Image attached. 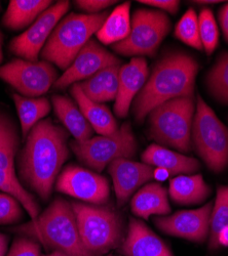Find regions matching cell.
Returning a JSON list of instances; mask_svg holds the SVG:
<instances>
[{
    "instance_id": "6da1fadb",
    "label": "cell",
    "mask_w": 228,
    "mask_h": 256,
    "mask_svg": "<svg viewBox=\"0 0 228 256\" xmlns=\"http://www.w3.org/2000/svg\"><path fill=\"white\" fill-rule=\"evenodd\" d=\"M68 134L51 119L39 121L27 136L19 159L21 178L43 199L51 195L61 167L69 156Z\"/></svg>"
},
{
    "instance_id": "7a4b0ae2",
    "label": "cell",
    "mask_w": 228,
    "mask_h": 256,
    "mask_svg": "<svg viewBox=\"0 0 228 256\" xmlns=\"http://www.w3.org/2000/svg\"><path fill=\"white\" fill-rule=\"evenodd\" d=\"M197 62L185 52H169L154 66L147 83L137 94L134 114L142 122L159 104L183 96H193Z\"/></svg>"
},
{
    "instance_id": "3957f363",
    "label": "cell",
    "mask_w": 228,
    "mask_h": 256,
    "mask_svg": "<svg viewBox=\"0 0 228 256\" xmlns=\"http://www.w3.org/2000/svg\"><path fill=\"white\" fill-rule=\"evenodd\" d=\"M17 230L67 256H94L82 244L71 203L62 198L56 199L40 216Z\"/></svg>"
},
{
    "instance_id": "277c9868",
    "label": "cell",
    "mask_w": 228,
    "mask_h": 256,
    "mask_svg": "<svg viewBox=\"0 0 228 256\" xmlns=\"http://www.w3.org/2000/svg\"><path fill=\"white\" fill-rule=\"evenodd\" d=\"M108 16V12L97 14L73 12L68 14L54 29L41 52V56L66 71L82 48L91 40L92 35L100 30Z\"/></svg>"
},
{
    "instance_id": "5b68a950",
    "label": "cell",
    "mask_w": 228,
    "mask_h": 256,
    "mask_svg": "<svg viewBox=\"0 0 228 256\" xmlns=\"http://www.w3.org/2000/svg\"><path fill=\"white\" fill-rule=\"evenodd\" d=\"M82 244L94 256L117 248L123 237V220L108 207L71 203Z\"/></svg>"
},
{
    "instance_id": "8992f818",
    "label": "cell",
    "mask_w": 228,
    "mask_h": 256,
    "mask_svg": "<svg viewBox=\"0 0 228 256\" xmlns=\"http://www.w3.org/2000/svg\"><path fill=\"white\" fill-rule=\"evenodd\" d=\"M193 113V96L177 98L159 104L149 114L150 136L181 152H190Z\"/></svg>"
},
{
    "instance_id": "52a82bcc",
    "label": "cell",
    "mask_w": 228,
    "mask_h": 256,
    "mask_svg": "<svg viewBox=\"0 0 228 256\" xmlns=\"http://www.w3.org/2000/svg\"><path fill=\"white\" fill-rule=\"evenodd\" d=\"M191 136L208 167L215 172H222L228 165V128L199 96Z\"/></svg>"
},
{
    "instance_id": "ba28073f",
    "label": "cell",
    "mask_w": 228,
    "mask_h": 256,
    "mask_svg": "<svg viewBox=\"0 0 228 256\" xmlns=\"http://www.w3.org/2000/svg\"><path fill=\"white\" fill-rule=\"evenodd\" d=\"M70 146L82 163L96 172H102L116 159L134 157L137 151V142L128 122L113 134L96 136L86 142L74 140Z\"/></svg>"
},
{
    "instance_id": "9c48e42d",
    "label": "cell",
    "mask_w": 228,
    "mask_h": 256,
    "mask_svg": "<svg viewBox=\"0 0 228 256\" xmlns=\"http://www.w3.org/2000/svg\"><path fill=\"white\" fill-rule=\"evenodd\" d=\"M171 23L163 12L137 10L132 18L129 36L112 46V50L122 56H153L161 41L170 32Z\"/></svg>"
},
{
    "instance_id": "30bf717a",
    "label": "cell",
    "mask_w": 228,
    "mask_h": 256,
    "mask_svg": "<svg viewBox=\"0 0 228 256\" xmlns=\"http://www.w3.org/2000/svg\"><path fill=\"white\" fill-rule=\"evenodd\" d=\"M58 74L47 60L16 58L0 67V79L26 96H40L50 90Z\"/></svg>"
},
{
    "instance_id": "8fae6325",
    "label": "cell",
    "mask_w": 228,
    "mask_h": 256,
    "mask_svg": "<svg viewBox=\"0 0 228 256\" xmlns=\"http://www.w3.org/2000/svg\"><path fill=\"white\" fill-rule=\"evenodd\" d=\"M69 2H58L41 14L32 26L20 36L14 38L10 44L11 52L23 60L37 62L39 52L45 48L60 20L68 12Z\"/></svg>"
},
{
    "instance_id": "7c38bea8",
    "label": "cell",
    "mask_w": 228,
    "mask_h": 256,
    "mask_svg": "<svg viewBox=\"0 0 228 256\" xmlns=\"http://www.w3.org/2000/svg\"><path fill=\"white\" fill-rule=\"evenodd\" d=\"M56 190L60 193L96 205L106 203L110 195L106 178L76 165H69L61 172Z\"/></svg>"
},
{
    "instance_id": "4fadbf2b",
    "label": "cell",
    "mask_w": 228,
    "mask_h": 256,
    "mask_svg": "<svg viewBox=\"0 0 228 256\" xmlns=\"http://www.w3.org/2000/svg\"><path fill=\"white\" fill-rule=\"evenodd\" d=\"M118 65H120L118 58L91 39L76 56L71 66L57 79L54 88L57 90L66 88L77 81L89 79L103 69Z\"/></svg>"
},
{
    "instance_id": "5bb4252c",
    "label": "cell",
    "mask_w": 228,
    "mask_h": 256,
    "mask_svg": "<svg viewBox=\"0 0 228 256\" xmlns=\"http://www.w3.org/2000/svg\"><path fill=\"white\" fill-rule=\"evenodd\" d=\"M212 203L195 210L179 211L171 216L154 220L157 228L172 236L202 242L208 236L211 222Z\"/></svg>"
},
{
    "instance_id": "9a60e30c",
    "label": "cell",
    "mask_w": 228,
    "mask_h": 256,
    "mask_svg": "<svg viewBox=\"0 0 228 256\" xmlns=\"http://www.w3.org/2000/svg\"><path fill=\"white\" fill-rule=\"evenodd\" d=\"M109 174L113 180L117 205L121 207L142 184L153 178L154 169L150 165L121 158L109 164Z\"/></svg>"
},
{
    "instance_id": "2e32d148",
    "label": "cell",
    "mask_w": 228,
    "mask_h": 256,
    "mask_svg": "<svg viewBox=\"0 0 228 256\" xmlns=\"http://www.w3.org/2000/svg\"><path fill=\"white\" fill-rule=\"evenodd\" d=\"M148 66L143 58H134L119 69L118 92L115 98L114 113L119 118H126L130 106L148 77Z\"/></svg>"
},
{
    "instance_id": "e0dca14e",
    "label": "cell",
    "mask_w": 228,
    "mask_h": 256,
    "mask_svg": "<svg viewBox=\"0 0 228 256\" xmlns=\"http://www.w3.org/2000/svg\"><path fill=\"white\" fill-rule=\"evenodd\" d=\"M121 253L124 256H173L167 245L144 222L136 218L130 220Z\"/></svg>"
},
{
    "instance_id": "ac0fdd59",
    "label": "cell",
    "mask_w": 228,
    "mask_h": 256,
    "mask_svg": "<svg viewBox=\"0 0 228 256\" xmlns=\"http://www.w3.org/2000/svg\"><path fill=\"white\" fill-rule=\"evenodd\" d=\"M70 92L76 100L79 110L95 130L102 136H110L118 130L117 122L106 106L90 100L81 90L79 83H74Z\"/></svg>"
},
{
    "instance_id": "d6986e66",
    "label": "cell",
    "mask_w": 228,
    "mask_h": 256,
    "mask_svg": "<svg viewBox=\"0 0 228 256\" xmlns=\"http://www.w3.org/2000/svg\"><path fill=\"white\" fill-rule=\"evenodd\" d=\"M142 160L147 165L167 169L170 174H191L199 168V163L194 158L183 156L157 144L149 146L143 153Z\"/></svg>"
},
{
    "instance_id": "ffe728a7",
    "label": "cell",
    "mask_w": 228,
    "mask_h": 256,
    "mask_svg": "<svg viewBox=\"0 0 228 256\" xmlns=\"http://www.w3.org/2000/svg\"><path fill=\"white\" fill-rule=\"evenodd\" d=\"M131 206L135 216L145 220L153 214L165 216L171 210L167 190L158 184L143 186L133 197Z\"/></svg>"
},
{
    "instance_id": "44dd1931",
    "label": "cell",
    "mask_w": 228,
    "mask_h": 256,
    "mask_svg": "<svg viewBox=\"0 0 228 256\" xmlns=\"http://www.w3.org/2000/svg\"><path fill=\"white\" fill-rule=\"evenodd\" d=\"M52 100L56 115L76 142H86L92 138L93 127L71 100L55 94Z\"/></svg>"
},
{
    "instance_id": "7402d4cb",
    "label": "cell",
    "mask_w": 228,
    "mask_h": 256,
    "mask_svg": "<svg viewBox=\"0 0 228 256\" xmlns=\"http://www.w3.org/2000/svg\"><path fill=\"white\" fill-rule=\"evenodd\" d=\"M52 2L47 0H12L6 12L3 23L11 30L24 29L47 10Z\"/></svg>"
},
{
    "instance_id": "603a6c76",
    "label": "cell",
    "mask_w": 228,
    "mask_h": 256,
    "mask_svg": "<svg viewBox=\"0 0 228 256\" xmlns=\"http://www.w3.org/2000/svg\"><path fill=\"white\" fill-rule=\"evenodd\" d=\"M211 190L200 174L180 176L170 182V195L179 204H196L202 202Z\"/></svg>"
},
{
    "instance_id": "cb8c5ba5",
    "label": "cell",
    "mask_w": 228,
    "mask_h": 256,
    "mask_svg": "<svg viewBox=\"0 0 228 256\" xmlns=\"http://www.w3.org/2000/svg\"><path fill=\"white\" fill-rule=\"evenodd\" d=\"M130 10L131 2H128L118 6L109 14L104 24L96 33L103 44H115L129 36L131 32Z\"/></svg>"
},
{
    "instance_id": "d4e9b609",
    "label": "cell",
    "mask_w": 228,
    "mask_h": 256,
    "mask_svg": "<svg viewBox=\"0 0 228 256\" xmlns=\"http://www.w3.org/2000/svg\"><path fill=\"white\" fill-rule=\"evenodd\" d=\"M13 100L17 106L22 134L25 138L39 120L51 112V104L45 98H27L17 94H13Z\"/></svg>"
},
{
    "instance_id": "484cf974",
    "label": "cell",
    "mask_w": 228,
    "mask_h": 256,
    "mask_svg": "<svg viewBox=\"0 0 228 256\" xmlns=\"http://www.w3.org/2000/svg\"><path fill=\"white\" fill-rule=\"evenodd\" d=\"M0 190L16 198L21 205L24 206L32 220L38 218L39 207L34 197L21 184L16 176V174L0 169Z\"/></svg>"
},
{
    "instance_id": "4316f807",
    "label": "cell",
    "mask_w": 228,
    "mask_h": 256,
    "mask_svg": "<svg viewBox=\"0 0 228 256\" xmlns=\"http://www.w3.org/2000/svg\"><path fill=\"white\" fill-rule=\"evenodd\" d=\"M18 148V136L8 118L0 123V169L15 172V155Z\"/></svg>"
},
{
    "instance_id": "83f0119b",
    "label": "cell",
    "mask_w": 228,
    "mask_h": 256,
    "mask_svg": "<svg viewBox=\"0 0 228 256\" xmlns=\"http://www.w3.org/2000/svg\"><path fill=\"white\" fill-rule=\"evenodd\" d=\"M206 84L218 100L228 104V52L218 58L206 77Z\"/></svg>"
},
{
    "instance_id": "f1b7e54d",
    "label": "cell",
    "mask_w": 228,
    "mask_h": 256,
    "mask_svg": "<svg viewBox=\"0 0 228 256\" xmlns=\"http://www.w3.org/2000/svg\"><path fill=\"white\" fill-rule=\"evenodd\" d=\"M228 224V186H219L217 190V199L213 214L211 216L210 228V248L217 249L218 234L220 230Z\"/></svg>"
},
{
    "instance_id": "f546056e",
    "label": "cell",
    "mask_w": 228,
    "mask_h": 256,
    "mask_svg": "<svg viewBox=\"0 0 228 256\" xmlns=\"http://www.w3.org/2000/svg\"><path fill=\"white\" fill-rule=\"evenodd\" d=\"M175 35L185 44L197 50H202L199 36L198 16L193 8H189L183 14L175 28Z\"/></svg>"
},
{
    "instance_id": "4dcf8cb0",
    "label": "cell",
    "mask_w": 228,
    "mask_h": 256,
    "mask_svg": "<svg viewBox=\"0 0 228 256\" xmlns=\"http://www.w3.org/2000/svg\"><path fill=\"white\" fill-rule=\"evenodd\" d=\"M201 46L206 54H212L218 46L219 33L214 14L211 10L203 8L198 16Z\"/></svg>"
},
{
    "instance_id": "1f68e13d",
    "label": "cell",
    "mask_w": 228,
    "mask_h": 256,
    "mask_svg": "<svg viewBox=\"0 0 228 256\" xmlns=\"http://www.w3.org/2000/svg\"><path fill=\"white\" fill-rule=\"evenodd\" d=\"M22 218L21 203L13 196L0 193V226L11 224Z\"/></svg>"
},
{
    "instance_id": "d6a6232c",
    "label": "cell",
    "mask_w": 228,
    "mask_h": 256,
    "mask_svg": "<svg viewBox=\"0 0 228 256\" xmlns=\"http://www.w3.org/2000/svg\"><path fill=\"white\" fill-rule=\"evenodd\" d=\"M119 65L111 66L103 69V85H104V94H103V102H110L116 98L118 92V75Z\"/></svg>"
},
{
    "instance_id": "836d02e7",
    "label": "cell",
    "mask_w": 228,
    "mask_h": 256,
    "mask_svg": "<svg viewBox=\"0 0 228 256\" xmlns=\"http://www.w3.org/2000/svg\"><path fill=\"white\" fill-rule=\"evenodd\" d=\"M7 256H41L40 247L33 239H15Z\"/></svg>"
},
{
    "instance_id": "e575fe53",
    "label": "cell",
    "mask_w": 228,
    "mask_h": 256,
    "mask_svg": "<svg viewBox=\"0 0 228 256\" xmlns=\"http://www.w3.org/2000/svg\"><path fill=\"white\" fill-rule=\"evenodd\" d=\"M80 10L89 12V14H100L101 10H106L108 6L116 4L110 0H79L74 2Z\"/></svg>"
},
{
    "instance_id": "d590c367",
    "label": "cell",
    "mask_w": 228,
    "mask_h": 256,
    "mask_svg": "<svg viewBox=\"0 0 228 256\" xmlns=\"http://www.w3.org/2000/svg\"><path fill=\"white\" fill-rule=\"evenodd\" d=\"M140 4H144L147 6H151L153 8H157L160 10L168 12L170 14H177L180 2L177 0H141Z\"/></svg>"
},
{
    "instance_id": "8d00e7d4",
    "label": "cell",
    "mask_w": 228,
    "mask_h": 256,
    "mask_svg": "<svg viewBox=\"0 0 228 256\" xmlns=\"http://www.w3.org/2000/svg\"><path fill=\"white\" fill-rule=\"evenodd\" d=\"M219 22L225 39L228 42V4H225L219 12Z\"/></svg>"
},
{
    "instance_id": "74e56055",
    "label": "cell",
    "mask_w": 228,
    "mask_h": 256,
    "mask_svg": "<svg viewBox=\"0 0 228 256\" xmlns=\"http://www.w3.org/2000/svg\"><path fill=\"white\" fill-rule=\"evenodd\" d=\"M170 176L171 174H170V172H168V170L167 169H163V168H156L154 170V174H153V178H155L159 182L165 180Z\"/></svg>"
},
{
    "instance_id": "f35d334b",
    "label": "cell",
    "mask_w": 228,
    "mask_h": 256,
    "mask_svg": "<svg viewBox=\"0 0 228 256\" xmlns=\"http://www.w3.org/2000/svg\"><path fill=\"white\" fill-rule=\"evenodd\" d=\"M218 244L228 246V224L225 226L218 234Z\"/></svg>"
},
{
    "instance_id": "ab89813d",
    "label": "cell",
    "mask_w": 228,
    "mask_h": 256,
    "mask_svg": "<svg viewBox=\"0 0 228 256\" xmlns=\"http://www.w3.org/2000/svg\"><path fill=\"white\" fill-rule=\"evenodd\" d=\"M8 244H9V237L7 234H0V256H5L8 251Z\"/></svg>"
},
{
    "instance_id": "60d3db41",
    "label": "cell",
    "mask_w": 228,
    "mask_h": 256,
    "mask_svg": "<svg viewBox=\"0 0 228 256\" xmlns=\"http://www.w3.org/2000/svg\"><path fill=\"white\" fill-rule=\"evenodd\" d=\"M220 2H219V0H205V2H204V0H198V2H195V4H219Z\"/></svg>"
},
{
    "instance_id": "b9f144b4",
    "label": "cell",
    "mask_w": 228,
    "mask_h": 256,
    "mask_svg": "<svg viewBox=\"0 0 228 256\" xmlns=\"http://www.w3.org/2000/svg\"><path fill=\"white\" fill-rule=\"evenodd\" d=\"M3 62V36L0 32V62Z\"/></svg>"
},
{
    "instance_id": "7bdbcfd3",
    "label": "cell",
    "mask_w": 228,
    "mask_h": 256,
    "mask_svg": "<svg viewBox=\"0 0 228 256\" xmlns=\"http://www.w3.org/2000/svg\"><path fill=\"white\" fill-rule=\"evenodd\" d=\"M47 256H67V255L64 254V253L60 252V251H54L53 253H51V254H49V255H47Z\"/></svg>"
},
{
    "instance_id": "ee69618b",
    "label": "cell",
    "mask_w": 228,
    "mask_h": 256,
    "mask_svg": "<svg viewBox=\"0 0 228 256\" xmlns=\"http://www.w3.org/2000/svg\"><path fill=\"white\" fill-rule=\"evenodd\" d=\"M5 119H6V117H4L2 114H0V123H2Z\"/></svg>"
}]
</instances>
